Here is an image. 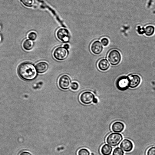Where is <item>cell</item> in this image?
<instances>
[{
  "label": "cell",
  "instance_id": "cell-1",
  "mask_svg": "<svg viewBox=\"0 0 155 155\" xmlns=\"http://www.w3.org/2000/svg\"><path fill=\"white\" fill-rule=\"evenodd\" d=\"M35 67L31 63L25 62L18 66L17 72L19 76L26 81H31L36 77L37 73Z\"/></svg>",
  "mask_w": 155,
  "mask_h": 155
},
{
  "label": "cell",
  "instance_id": "cell-2",
  "mask_svg": "<svg viewBox=\"0 0 155 155\" xmlns=\"http://www.w3.org/2000/svg\"><path fill=\"white\" fill-rule=\"evenodd\" d=\"M123 137L121 134L117 133H112L107 137L106 141L108 144L112 146H118L123 140Z\"/></svg>",
  "mask_w": 155,
  "mask_h": 155
},
{
  "label": "cell",
  "instance_id": "cell-3",
  "mask_svg": "<svg viewBox=\"0 0 155 155\" xmlns=\"http://www.w3.org/2000/svg\"><path fill=\"white\" fill-rule=\"evenodd\" d=\"M107 58L110 64L115 66L119 64L121 60V55L120 52L117 50L113 49L110 51Z\"/></svg>",
  "mask_w": 155,
  "mask_h": 155
},
{
  "label": "cell",
  "instance_id": "cell-4",
  "mask_svg": "<svg viewBox=\"0 0 155 155\" xmlns=\"http://www.w3.org/2000/svg\"><path fill=\"white\" fill-rule=\"evenodd\" d=\"M68 50L64 47H59L54 51L53 55L54 58L58 61H63L65 59L68 55Z\"/></svg>",
  "mask_w": 155,
  "mask_h": 155
},
{
  "label": "cell",
  "instance_id": "cell-5",
  "mask_svg": "<svg viewBox=\"0 0 155 155\" xmlns=\"http://www.w3.org/2000/svg\"><path fill=\"white\" fill-rule=\"evenodd\" d=\"M129 77L122 76L118 78L116 81V86L120 91H124L129 87Z\"/></svg>",
  "mask_w": 155,
  "mask_h": 155
},
{
  "label": "cell",
  "instance_id": "cell-6",
  "mask_svg": "<svg viewBox=\"0 0 155 155\" xmlns=\"http://www.w3.org/2000/svg\"><path fill=\"white\" fill-rule=\"evenodd\" d=\"M71 80L70 77L67 74L61 76L58 81V85L61 89L66 90L71 87Z\"/></svg>",
  "mask_w": 155,
  "mask_h": 155
},
{
  "label": "cell",
  "instance_id": "cell-7",
  "mask_svg": "<svg viewBox=\"0 0 155 155\" xmlns=\"http://www.w3.org/2000/svg\"><path fill=\"white\" fill-rule=\"evenodd\" d=\"M95 98L94 94L89 91H86L82 93L80 96V100L85 104H89L93 102Z\"/></svg>",
  "mask_w": 155,
  "mask_h": 155
},
{
  "label": "cell",
  "instance_id": "cell-8",
  "mask_svg": "<svg viewBox=\"0 0 155 155\" xmlns=\"http://www.w3.org/2000/svg\"><path fill=\"white\" fill-rule=\"evenodd\" d=\"M56 35L58 38L64 42H68L70 39V34L69 31L64 28H60L56 32Z\"/></svg>",
  "mask_w": 155,
  "mask_h": 155
},
{
  "label": "cell",
  "instance_id": "cell-9",
  "mask_svg": "<svg viewBox=\"0 0 155 155\" xmlns=\"http://www.w3.org/2000/svg\"><path fill=\"white\" fill-rule=\"evenodd\" d=\"M91 50L94 54L96 55L99 54L103 50L102 45L99 41H95L92 43L91 46Z\"/></svg>",
  "mask_w": 155,
  "mask_h": 155
},
{
  "label": "cell",
  "instance_id": "cell-10",
  "mask_svg": "<svg viewBox=\"0 0 155 155\" xmlns=\"http://www.w3.org/2000/svg\"><path fill=\"white\" fill-rule=\"evenodd\" d=\"M133 144L131 141L128 139H124L120 145V147L125 152H129L133 148Z\"/></svg>",
  "mask_w": 155,
  "mask_h": 155
},
{
  "label": "cell",
  "instance_id": "cell-11",
  "mask_svg": "<svg viewBox=\"0 0 155 155\" xmlns=\"http://www.w3.org/2000/svg\"><path fill=\"white\" fill-rule=\"evenodd\" d=\"M129 87L135 88L137 87L140 84L141 79L137 75H133L129 77Z\"/></svg>",
  "mask_w": 155,
  "mask_h": 155
},
{
  "label": "cell",
  "instance_id": "cell-12",
  "mask_svg": "<svg viewBox=\"0 0 155 155\" xmlns=\"http://www.w3.org/2000/svg\"><path fill=\"white\" fill-rule=\"evenodd\" d=\"M37 71L40 74H42L46 72L49 67L48 64L46 62L41 61L35 65Z\"/></svg>",
  "mask_w": 155,
  "mask_h": 155
},
{
  "label": "cell",
  "instance_id": "cell-13",
  "mask_svg": "<svg viewBox=\"0 0 155 155\" xmlns=\"http://www.w3.org/2000/svg\"><path fill=\"white\" fill-rule=\"evenodd\" d=\"M124 124L120 121H116L114 122L111 126V129L113 132L115 133H120L124 129Z\"/></svg>",
  "mask_w": 155,
  "mask_h": 155
},
{
  "label": "cell",
  "instance_id": "cell-14",
  "mask_svg": "<svg viewBox=\"0 0 155 155\" xmlns=\"http://www.w3.org/2000/svg\"><path fill=\"white\" fill-rule=\"evenodd\" d=\"M97 66L98 68L102 71L108 70L110 67V64L106 59H102L98 63Z\"/></svg>",
  "mask_w": 155,
  "mask_h": 155
},
{
  "label": "cell",
  "instance_id": "cell-15",
  "mask_svg": "<svg viewBox=\"0 0 155 155\" xmlns=\"http://www.w3.org/2000/svg\"><path fill=\"white\" fill-rule=\"evenodd\" d=\"M113 147L109 144L103 145L101 149V153L102 155H110L112 152Z\"/></svg>",
  "mask_w": 155,
  "mask_h": 155
},
{
  "label": "cell",
  "instance_id": "cell-16",
  "mask_svg": "<svg viewBox=\"0 0 155 155\" xmlns=\"http://www.w3.org/2000/svg\"><path fill=\"white\" fill-rule=\"evenodd\" d=\"M22 45L25 50L30 51L31 50L33 47L34 42L32 41L29 39H27L24 41Z\"/></svg>",
  "mask_w": 155,
  "mask_h": 155
},
{
  "label": "cell",
  "instance_id": "cell-17",
  "mask_svg": "<svg viewBox=\"0 0 155 155\" xmlns=\"http://www.w3.org/2000/svg\"><path fill=\"white\" fill-rule=\"evenodd\" d=\"M155 31V28L152 25L147 26L144 30V33L147 36H151L153 35Z\"/></svg>",
  "mask_w": 155,
  "mask_h": 155
},
{
  "label": "cell",
  "instance_id": "cell-18",
  "mask_svg": "<svg viewBox=\"0 0 155 155\" xmlns=\"http://www.w3.org/2000/svg\"><path fill=\"white\" fill-rule=\"evenodd\" d=\"M22 4L28 7H31L34 5L35 3V0H20Z\"/></svg>",
  "mask_w": 155,
  "mask_h": 155
},
{
  "label": "cell",
  "instance_id": "cell-19",
  "mask_svg": "<svg viewBox=\"0 0 155 155\" xmlns=\"http://www.w3.org/2000/svg\"><path fill=\"white\" fill-rule=\"evenodd\" d=\"M124 150L120 147H117L113 150L112 155H124Z\"/></svg>",
  "mask_w": 155,
  "mask_h": 155
},
{
  "label": "cell",
  "instance_id": "cell-20",
  "mask_svg": "<svg viewBox=\"0 0 155 155\" xmlns=\"http://www.w3.org/2000/svg\"><path fill=\"white\" fill-rule=\"evenodd\" d=\"M90 154L89 151L85 148H81L77 152V155H90Z\"/></svg>",
  "mask_w": 155,
  "mask_h": 155
},
{
  "label": "cell",
  "instance_id": "cell-21",
  "mask_svg": "<svg viewBox=\"0 0 155 155\" xmlns=\"http://www.w3.org/2000/svg\"><path fill=\"white\" fill-rule=\"evenodd\" d=\"M28 37L29 39L32 41H35L37 38V35L35 32L31 31L28 34Z\"/></svg>",
  "mask_w": 155,
  "mask_h": 155
},
{
  "label": "cell",
  "instance_id": "cell-22",
  "mask_svg": "<svg viewBox=\"0 0 155 155\" xmlns=\"http://www.w3.org/2000/svg\"><path fill=\"white\" fill-rule=\"evenodd\" d=\"M147 155H155V146L150 147L147 150Z\"/></svg>",
  "mask_w": 155,
  "mask_h": 155
},
{
  "label": "cell",
  "instance_id": "cell-23",
  "mask_svg": "<svg viewBox=\"0 0 155 155\" xmlns=\"http://www.w3.org/2000/svg\"><path fill=\"white\" fill-rule=\"evenodd\" d=\"M79 86V84L77 82H73L71 84V88L72 90L76 91L78 89Z\"/></svg>",
  "mask_w": 155,
  "mask_h": 155
},
{
  "label": "cell",
  "instance_id": "cell-24",
  "mask_svg": "<svg viewBox=\"0 0 155 155\" xmlns=\"http://www.w3.org/2000/svg\"><path fill=\"white\" fill-rule=\"evenodd\" d=\"M101 43L103 45L106 46L109 43V40L106 38H103L101 40Z\"/></svg>",
  "mask_w": 155,
  "mask_h": 155
},
{
  "label": "cell",
  "instance_id": "cell-25",
  "mask_svg": "<svg viewBox=\"0 0 155 155\" xmlns=\"http://www.w3.org/2000/svg\"><path fill=\"white\" fill-rule=\"evenodd\" d=\"M19 155H31V154L29 152L24 151L21 152Z\"/></svg>",
  "mask_w": 155,
  "mask_h": 155
},
{
  "label": "cell",
  "instance_id": "cell-26",
  "mask_svg": "<svg viewBox=\"0 0 155 155\" xmlns=\"http://www.w3.org/2000/svg\"><path fill=\"white\" fill-rule=\"evenodd\" d=\"M64 47L68 49L69 48V45L68 44H65L64 45Z\"/></svg>",
  "mask_w": 155,
  "mask_h": 155
},
{
  "label": "cell",
  "instance_id": "cell-27",
  "mask_svg": "<svg viewBox=\"0 0 155 155\" xmlns=\"http://www.w3.org/2000/svg\"><path fill=\"white\" fill-rule=\"evenodd\" d=\"M93 102L94 103L97 104L98 102L97 99V98L95 97V98H94V99L93 101Z\"/></svg>",
  "mask_w": 155,
  "mask_h": 155
}]
</instances>
